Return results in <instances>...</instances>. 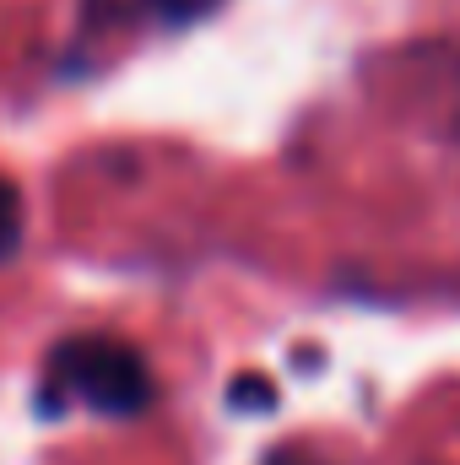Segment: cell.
<instances>
[{
  "instance_id": "obj_1",
  "label": "cell",
  "mask_w": 460,
  "mask_h": 465,
  "mask_svg": "<svg viewBox=\"0 0 460 465\" xmlns=\"http://www.w3.org/2000/svg\"><path fill=\"white\" fill-rule=\"evenodd\" d=\"M49 373L60 390H71L76 401H87L104 417H135L152 401V373H146L141 351L109 341V336H76V341L55 347Z\"/></svg>"
},
{
  "instance_id": "obj_2",
  "label": "cell",
  "mask_w": 460,
  "mask_h": 465,
  "mask_svg": "<svg viewBox=\"0 0 460 465\" xmlns=\"http://www.w3.org/2000/svg\"><path fill=\"white\" fill-rule=\"evenodd\" d=\"M22 243V195L11 179H0V260H11Z\"/></svg>"
},
{
  "instance_id": "obj_3",
  "label": "cell",
  "mask_w": 460,
  "mask_h": 465,
  "mask_svg": "<svg viewBox=\"0 0 460 465\" xmlns=\"http://www.w3.org/2000/svg\"><path fill=\"white\" fill-rule=\"evenodd\" d=\"M233 411H271L276 406V390H271V379H260V373H238L228 390Z\"/></svg>"
},
{
  "instance_id": "obj_4",
  "label": "cell",
  "mask_w": 460,
  "mask_h": 465,
  "mask_svg": "<svg viewBox=\"0 0 460 465\" xmlns=\"http://www.w3.org/2000/svg\"><path fill=\"white\" fill-rule=\"evenodd\" d=\"M223 0H146V11L152 16H163L168 27H185V22H201V16H212Z\"/></svg>"
}]
</instances>
